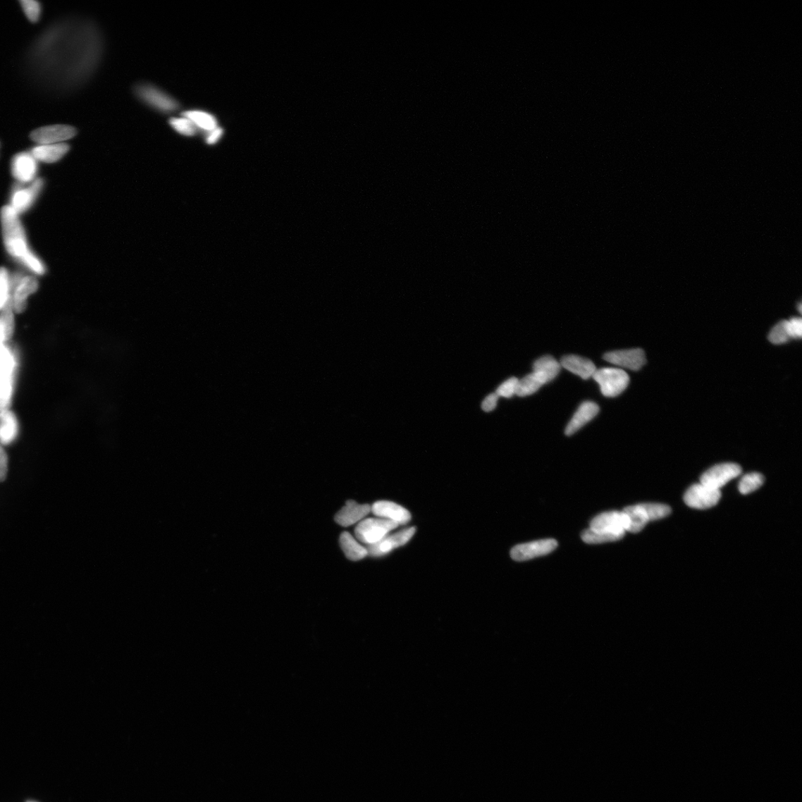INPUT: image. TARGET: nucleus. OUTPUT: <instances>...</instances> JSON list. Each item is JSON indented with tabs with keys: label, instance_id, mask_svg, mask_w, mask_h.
Instances as JSON below:
<instances>
[{
	"label": "nucleus",
	"instance_id": "nucleus-20",
	"mask_svg": "<svg viewBox=\"0 0 802 802\" xmlns=\"http://www.w3.org/2000/svg\"><path fill=\"white\" fill-rule=\"evenodd\" d=\"M70 149L66 143L52 144H37L34 147L30 153L39 162L52 164L62 159Z\"/></svg>",
	"mask_w": 802,
	"mask_h": 802
},
{
	"label": "nucleus",
	"instance_id": "nucleus-23",
	"mask_svg": "<svg viewBox=\"0 0 802 802\" xmlns=\"http://www.w3.org/2000/svg\"><path fill=\"white\" fill-rule=\"evenodd\" d=\"M18 435V422L10 410L0 414V443L10 445Z\"/></svg>",
	"mask_w": 802,
	"mask_h": 802
},
{
	"label": "nucleus",
	"instance_id": "nucleus-3",
	"mask_svg": "<svg viewBox=\"0 0 802 802\" xmlns=\"http://www.w3.org/2000/svg\"><path fill=\"white\" fill-rule=\"evenodd\" d=\"M135 92L138 99L159 112L171 113L179 108V104L173 97L154 85H137Z\"/></svg>",
	"mask_w": 802,
	"mask_h": 802
},
{
	"label": "nucleus",
	"instance_id": "nucleus-27",
	"mask_svg": "<svg viewBox=\"0 0 802 802\" xmlns=\"http://www.w3.org/2000/svg\"><path fill=\"white\" fill-rule=\"evenodd\" d=\"M11 297L6 307L1 311L0 316V329H1L3 340H8L12 337L15 329V316Z\"/></svg>",
	"mask_w": 802,
	"mask_h": 802
},
{
	"label": "nucleus",
	"instance_id": "nucleus-22",
	"mask_svg": "<svg viewBox=\"0 0 802 802\" xmlns=\"http://www.w3.org/2000/svg\"><path fill=\"white\" fill-rule=\"evenodd\" d=\"M533 369L534 374L546 384L559 375L561 365L555 357L546 355L536 359Z\"/></svg>",
	"mask_w": 802,
	"mask_h": 802
},
{
	"label": "nucleus",
	"instance_id": "nucleus-1",
	"mask_svg": "<svg viewBox=\"0 0 802 802\" xmlns=\"http://www.w3.org/2000/svg\"><path fill=\"white\" fill-rule=\"evenodd\" d=\"M49 35L54 43V66L61 85L77 87L85 84L99 67L104 39L99 27L89 20L66 22Z\"/></svg>",
	"mask_w": 802,
	"mask_h": 802
},
{
	"label": "nucleus",
	"instance_id": "nucleus-24",
	"mask_svg": "<svg viewBox=\"0 0 802 802\" xmlns=\"http://www.w3.org/2000/svg\"><path fill=\"white\" fill-rule=\"evenodd\" d=\"M340 544L345 555L352 561L362 560L368 556L367 548L359 545L348 532L341 534Z\"/></svg>",
	"mask_w": 802,
	"mask_h": 802
},
{
	"label": "nucleus",
	"instance_id": "nucleus-2",
	"mask_svg": "<svg viewBox=\"0 0 802 802\" xmlns=\"http://www.w3.org/2000/svg\"><path fill=\"white\" fill-rule=\"evenodd\" d=\"M0 218L4 242L8 254L34 274L44 275L46 266L31 250L19 214L6 205L1 210Z\"/></svg>",
	"mask_w": 802,
	"mask_h": 802
},
{
	"label": "nucleus",
	"instance_id": "nucleus-35",
	"mask_svg": "<svg viewBox=\"0 0 802 802\" xmlns=\"http://www.w3.org/2000/svg\"><path fill=\"white\" fill-rule=\"evenodd\" d=\"M20 4L27 18L33 23H37L41 15L40 4L35 0H22Z\"/></svg>",
	"mask_w": 802,
	"mask_h": 802
},
{
	"label": "nucleus",
	"instance_id": "nucleus-16",
	"mask_svg": "<svg viewBox=\"0 0 802 802\" xmlns=\"http://www.w3.org/2000/svg\"><path fill=\"white\" fill-rule=\"evenodd\" d=\"M603 359L608 363L632 371H638L646 364L645 352L641 349L617 350L607 352Z\"/></svg>",
	"mask_w": 802,
	"mask_h": 802
},
{
	"label": "nucleus",
	"instance_id": "nucleus-29",
	"mask_svg": "<svg viewBox=\"0 0 802 802\" xmlns=\"http://www.w3.org/2000/svg\"><path fill=\"white\" fill-rule=\"evenodd\" d=\"M765 481L763 475L751 473L745 475L739 482V489L742 494H749L763 486Z\"/></svg>",
	"mask_w": 802,
	"mask_h": 802
},
{
	"label": "nucleus",
	"instance_id": "nucleus-39",
	"mask_svg": "<svg viewBox=\"0 0 802 802\" xmlns=\"http://www.w3.org/2000/svg\"><path fill=\"white\" fill-rule=\"evenodd\" d=\"M498 399H499V396H498L496 393H493V394H491L490 395H488L485 399V400L483 401V403H482L483 410L485 412L493 411L497 405Z\"/></svg>",
	"mask_w": 802,
	"mask_h": 802
},
{
	"label": "nucleus",
	"instance_id": "nucleus-11",
	"mask_svg": "<svg viewBox=\"0 0 802 802\" xmlns=\"http://www.w3.org/2000/svg\"><path fill=\"white\" fill-rule=\"evenodd\" d=\"M721 498V491L712 489L700 483L687 490L684 495V502L690 507L705 510L716 505Z\"/></svg>",
	"mask_w": 802,
	"mask_h": 802
},
{
	"label": "nucleus",
	"instance_id": "nucleus-31",
	"mask_svg": "<svg viewBox=\"0 0 802 802\" xmlns=\"http://www.w3.org/2000/svg\"><path fill=\"white\" fill-rule=\"evenodd\" d=\"M583 541L588 544H603L619 541L622 538L613 534L593 531L591 529L582 533Z\"/></svg>",
	"mask_w": 802,
	"mask_h": 802
},
{
	"label": "nucleus",
	"instance_id": "nucleus-32",
	"mask_svg": "<svg viewBox=\"0 0 802 802\" xmlns=\"http://www.w3.org/2000/svg\"><path fill=\"white\" fill-rule=\"evenodd\" d=\"M11 297V275L5 268H0V311Z\"/></svg>",
	"mask_w": 802,
	"mask_h": 802
},
{
	"label": "nucleus",
	"instance_id": "nucleus-36",
	"mask_svg": "<svg viewBox=\"0 0 802 802\" xmlns=\"http://www.w3.org/2000/svg\"><path fill=\"white\" fill-rule=\"evenodd\" d=\"M788 335L791 339H801L802 336V321L800 317L791 318L785 321Z\"/></svg>",
	"mask_w": 802,
	"mask_h": 802
},
{
	"label": "nucleus",
	"instance_id": "nucleus-21",
	"mask_svg": "<svg viewBox=\"0 0 802 802\" xmlns=\"http://www.w3.org/2000/svg\"><path fill=\"white\" fill-rule=\"evenodd\" d=\"M560 364L561 367L584 380L592 377L597 370L596 365L589 359L574 354L562 357Z\"/></svg>",
	"mask_w": 802,
	"mask_h": 802
},
{
	"label": "nucleus",
	"instance_id": "nucleus-17",
	"mask_svg": "<svg viewBox=\"0 0 802 802\" xmlns=\"http://www.w3.org/2000/svg\"><path fill=\"white\" fill-rule=\"evenodd\" d=\"M371 511L373 514L381 519L390 520L398 524H406L411 520V514L407 509L389 501L376 502L371 507Z\"/></svg>",
	"mask_w": 802,
	"mask_h": 802
},
{
	"label": "nucleus",
	"instance_id": "nucleus-25",
	"mask_svg": "<svg viewBox=\"0 0 802 802\" xmlns=\"http://www.w3.org/2000/svg\"><path fill=\"white\" fill-rule=\"evenodd\" d=\"M623 512L626 514L629 521V532L633 533L641 532L649 522L641 505L627 507L624 510Z\"/></svg>",
	"mask_w": 802,
	"mask_h": 802
},
{
	"label": "nucleus",
	"instance_id": "nucleus-13",
	"mask_svg": "<svg viewBox=\"0 0 802 802\" xmlns=\"http://www.w3.org/2000/svg\"><path fill=\"white\" fill-rule=\"evenodd\" d=\"M38 161L30 152H23L15 156L11 161V174L18 184L27 185L37 179Z\"/></svg>",
	"mask_w": 802,
	"mask_h": 802
},
{
	"label": "nucleus",
	"instance_id": "nucleus-4",
	"mask_svg": "<svg viewBox=\"0 0 802 802\" xmlns=\"http://www.w3.org/2000/svg\"><path fill=\"white\" fill-rule=\"evenodd\" d=\"M593 378L600 386L605 397H615L623 393L629 385L627 373L620 369L603 368L593 373Z\"/></svg>",
	"mask_w": 802,
	"mask_h": 802
},
{
	"label": "nucleus",
	"instance_id": "nucleus-5",
	"mask_svg": "<svg viewBox=\"0 0 802 802\" xmlns=\"http://www.w3.org/2000/svg\"><path fill=\"white\" fill-rule=\"evenodd\" d=\"M399 524L384 519L369 518L357 524L355 536L358 541L368 545H374L381 541Z\"/></svg>",
	"mask_w": 802,
	"mask_h": 802
},
{
	"label": "nucleus",
	"instance_id": "nucleus-10",
	"mask_svg": "<svg viewBox=\"0 0 802 802\" xmlns=\"http://www.w3.org/2000/svg\"><path fill=\"white\" fill-rule=\"evenodd\" d=\"M741 467L734 463L717 464L705 472L701 483L712 489L720 491L727 483L741 474Z\"/></svg>",
	"mask_w": 802,
	"mask_h": 802
},
{
	"label": "nucleus",
	"instance_id": "nucleus-37",
	"mask_svg": "<svg viewBox=\"0 0 802 802\" xmlns=\"http://www.w3.org/2000/svg\"><path fill=\"white\" fill-rule=\"evenodd\" d=\"M518 382L519 380L517 378H511L504 382L497 389L495 393L499 397H511L516 393Z\"/></svg>",
	"mask_w": 802,
	"mask_h": 802
},
{
	"label": "nucleus",
	"instance_id": "nucleus-33",
	"mask_svg": "<svg viewBox=\"0 0 802 802\" xmlns=\"http://www.w3.org/2000/svg\"><path fill=\"white\" fill-rule=\"evenodd\" d=\"M645 510L648 521L658 520L670 515L672 510L670 506L662 504L646 503L641 504Z\"/></svg>",
	"mask_w": 802,
	"mask_h": 802
},
{
	"label": "nucleus",
	"instance_id": "nucleus-15",
	"mask_svg": "<svg viewBox=\"0 0 802 802\" xmlns=\"http://www.w3.org/2000/svg\"><path fill=\"white\" fill-rule=\"evenodd\" d=\"M416 531L417 529L412 527L385 536L378 543L367 546L368 556L378 557L389 554L395 548L406 545Z\"/></svg>",
	"mask_w": 802,
	"mask_h": 802
},
{
	"label": "nucleus",
	"instance_id": "nucleus-38",
	"mask_svg": "<svg viewBox=\"0 0 802 802\" xmlns=\"http://www.w3.org/2000/svg\"><path fill=\"white\" fill-rule=\"evenodd\" d=\"M8 464V455L2 445H0V482L4 481L7 476Z\"/></svg>",
	"mask_w": 802,
	"mask_h": 802
},
{
	"label": "nucleus",
	"instance_id": "nucleus-18",
	"mask_svg": "<svg viewBox=\"0 0 802 802\" xmlns=\"http://www.w3.org/2000/svg\"><path fill=\"white\" fill-rule=\"evenodd\" d=\"M371 512V506L350 500L336 514L335 521L343 527H349L363 520Z\"/></svg>",
	"mask_w": 802,
	"mask_h": 802
},
{
	"label": "nucleus",
	"instance_id": "nucleus-26",
	"mask_svg": "<svg viewBox=\"0 0 802 802\" xmlns=\"http://www.w3.org/2000/svg\"><path fill=\"white\" fill-rule=\"evenodd\" d=\"M182 116L195 123L198 130L210 132L218 128L216 118L209 113L202 111V110H187Z\"/></svg>",
	"mask_w": 802,
	"mask_h": 802
},
{
	"label": "nucleus",
	"instance_id": "nucleus-8",
	"mask_svg": "<svg viewBox=\"0 0 802 802\" xmlns=\"http://www.w3.org/2000/svg\"><path fill=\"white\" fill-rule=\"evenodd\" d=\"M18 185L13 189L9 206L20 215L31 209L42 191L44 183L43 179L37 178L30 184Z\"/></svg>",
	"mask_w": 802,
	"mask_h": 802
},
{
	"label": "nucleus",
	"instance_id": "nucleus-28",
	"mask_svg": "<svg viewBox=\"0 0 802 802\" xmlns=\"http://www.w3.org/2000/svg\"><path fill=\"white\" fill-rule=\"evenodd\" d=\"M544 383L533 372L519 380L516 395L519 397L529 396L536 393Z\"/></svg>",
	"mask_w": 802,
	"mask_h": 802
},
{
	"label": "nucleus",
	"instance_id": "nucleus-14",
	"mask_svg": "<svg viewBox=\"0 0 802 802\" xmlns=\"http://www.w3.org/2000/svg\"><path fill=\"white\" fill-rule=\"evenodd\" d=\"M557 542L555 539H543L515 546L511 550L510 556L517 562L527 561L550 554L557 548Z\"/></svg>",
	"mask_w": 802,
	"mask_h": 802
},
{
	"label": "nucleus",
	"instance_id": "nucleus-41",
	"mask_svg": "<svg viewBox=\"0 0 802 802\" xmlns=\"http://www.w3.org/2000/svg\"><path fill=\"white\" fill-rule=\"evenodd\" d=\"M29 802H33V801H29Z\"/></svg>",
	"mask_w": 802,
	"mask_h": 802
},
{
	"label": "nucleus",
	"instance_id": "nucleus-34",
	"mask_svg": "<svg viewBox=\"0 0 802 802\" xmlns=\"http://www.w3.org/2000/svg\"><path fill=\"white\" fill-rule=\"evenodd\" d=\"M768 338L772 343L776 345L784 344L791 340L787 333L785 321L779 322L772 328Z\"/></svg>",
	"mask_w": 802,
	"mask_h": 802
},
{
	"label": "nucleus",
	"instance_id": "nucleus-7",
	"mask_svg": "<svg viewBox=\"0 0 802 802\" xmlns=\"http://www.w3.org/2000/svg\"><path fill=\"white\" fill-rule=\"evenodd\" d=\"M3 340L0 329V341ZM15 362L7 350L0 347V413L9 410L13 390Z\"/></svg>",
	"mask_w": 802,
	"mask_h": 802
},
{
	"label": "nucleus",
	"instance_id": "nucleus-40",
	"mask_svg": "<svg viewBox=\"0 0 802 802\" xmlns=\"http://www.w3.org/2000/svg\"><path fill=\"white\" fill-rule=\"evenodd\" d=\"M223 135V130L219 128L209 132L206 137V142L209 144H214L220 140L221 137Z\"/></svg>",
	"mask_w": 802,
	"mask_h": 802
},
{
	"label": "nucleus",
	"instance_id": "nucleus-6",
	"mask_svg": "<svg viewBox=\"0 0 802 802\" xmlns=\"http://www.w3.org/2000/svg\"><path fill=\"white\" fill-rule=\"evenodd\" d=\"M11 282L13 311L21 314L26 309L27 299L37 292L39 283L34 276L20 273L11 275Z\"/></svg>",
	"mask_w": 802,
	"mask_h": 802
},
{
	"label": "nucleus",
	"instance_id": "nucleus-19",
	"mask_svg": "<svg viewBox=\"0 0 802 802\" xmlns=\"http://www.w3.org/2000/svg\"><path fill=\"white\" fill-rule=\"evenodd\" d=\"M600 412L598 405L592 401H586L581 405L568 426L566 427L565 435L571 436L580 430L586 424L598 416Z\"/></svg>",
	"mask_w": 802,
	"mask_h": 802
},
{
	"label": "nucleus",
	"instance_id": "nucleus-9",
	"mask_svg": "<svg viewBox=\"0 0 802 802\" xmlns=\"http://www.w3.org/2000/svg\"><path fill=\"white\" fill-rule=\"evenodd\" d=\"M591 529L602 533L613 534L624 538L629 529V521L622 511H610L601 514L591 522Z\"/></svg>",
	"mask_w": 802,
	"mask_h": 802
},
{
	"label": "nucleus",
	"instance_id": "nucleus-30",
	"mask_svg": "<svg viewBox=\"0 0 802 802\" xmlns=\"http://www.w3.org/2000/svg\"><path fill=\"white\" fill-rule=\"evenodd\" d=\"M169 123L175 132L187 137L195 136L199 130L195 123L183 116L171 118Z\"/></svg>",
	"mask_w": 802,
	"mask_h": 802
},
{
	"label": "nucleus",
	"instance_id": "nucleus-12",
	"mask_svg": "<svg viewBox=\"0 0 802 802\" xmlns=\"http://www.w3.org/2000/svg\"><path fill=\"white\" fill-rule=\"evenodd\" d=\"M78 134L77 130L65 124L47 126L34 130L31 135V140L37 144H52L66 143L72 140Z\"/></svg>",
	"mask_w": 802,
	"mask_h": 802
}]
</instances>
